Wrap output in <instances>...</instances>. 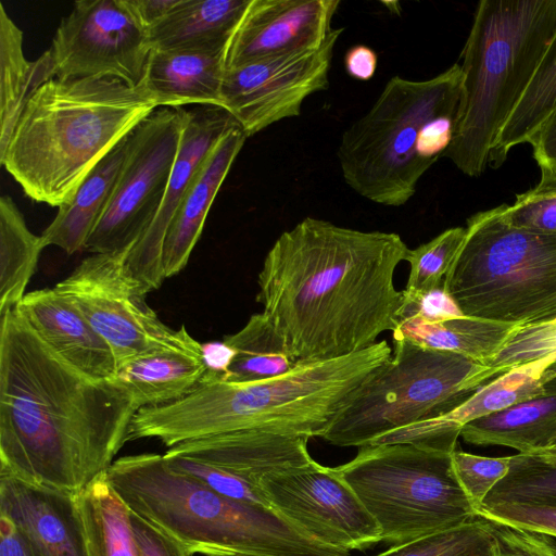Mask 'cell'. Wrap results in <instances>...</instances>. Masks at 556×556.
Masks as SVG:
<instances>
[{"mask_svg":"<svg viewBox=\"0 0 556 556\" xmlns=\"http://www.w3.org/2000/svg\"><path fill=\"white\" fill-rule=\"evenodd\" d=\"M226 48L151 49L139 85L159 108L220 106Z\"/></svg>","mask_w":556,"mask_h":556,"instance_id":"obj_22","label":"cell"},{"mask_svg":"<svg viewBox=\"0 0 556 556\" xmlns=\"http://www.w3.org/2000/svg\"><path fill=\"white\" fill-rule=\"evenodd\" d=\"M164 458L174 471L193 478L220 495L270 507L258 489L253 488L227 471L206 463L181 456L164 455Z\"/></svg>","mask_w":556,"mask_h":556,"instance_id":"obj_39","label":"cell"},{"mask_svg":"<svg viewBox=\"0 0 556 556\" xmlns=\"http://www.w3.org/2000/svg\"><path fill=\"white\" fill-rule=\"evenodd\" d=\"M138 556H191L174 538L129 509Z\"/></svg>","mask_w":556,"mask_h":556,"instance_id":"obj_41","label":"cell"},{"mask_svg":"<svg viewBox=\"0 0 556 556\" xmlns=\"http://www.w3.org/2000/svg\"><path fill=\"white\" fill-rule=\"evenodd\" d=\"M442 288L464 315L508 324L556 306V235L511 226L502 205L467 219Z\"/></svg>","mask_w":556,"mask_h":556,"instance_id":"obj_8","label":"cell"},{"mask_svg":"<svg viewBox=\"0 0 556 556\" xmlns=\"http://www.w3.org/2000/svg\"><path fill=\"white\" fill-rule=\"evenodd\" d=\"M556 30V0H482L462 52L463 100L445 155L480 176Z\"/></svg>","mask_w":556,"mask_h":556,"instance_id":"obj_7","label":"cell"},{"mask_svg":"<svg viewBox=\"0 0 556 556\" xmlns=\"http://www.w3.org/2000/svg\"><path fill=\"white\" fill-rule=\"evenodd\" d=\"M544 378L546 381L556 378V358L546 367Z\"/></svg>","mask_w":556,"mask_h":556,"instance_id":"obj_49","label":"cell"},{"mask_svg":"<svg viewBox=\"0 0 556 556\" xmlns=\"http://www.w3.org/2000/svg\"><path fill=\"white\" fill-rule=\"evenodd\" d=\"M555 358L556 354L511 368L448 412L383 434L369 445L408 443L453 453L467 424L543 395L547 382L544 371Z\"/></svg>","mask_w":556,"mask_h":556,"instance_id":"obj_18","label":"cell"},{"mask_svg":"<svg viewBox=\"0 0 556 556\" xmlns=\"http://www.w3.org/2000/svg\"><path fill=\"white\" fill-rule=\"evenodd\" d=\"M452 465L462 489L478 514L489 493L508 473L510 456L489 457L455 450Z\"/></svg>","mask_w":556,"mask_h":556,"instance_id":"obj_38","label":"cell"},{"mask_svg":"<svg viewBox=\"0 0 556 556\" xmlns=\"http://www.w3.org/2000/svg\"><path fill=\"white\" fill-rule=\"evenodd\" d=\"M532 454L549 456V457H556V444H554L549 448H546V450L541 451V452L532 453Z\"/></svg>","mask_w":556,"mask_h":556,"instance_id":"obj_50","label":"cell"},{"mask_svg":"<svg viewBox=\"0 0 556 556\" xmlns=\"http://www.w3.org/2000/svg\"><path fill=\"white\" fill-rule=\"evenodd\" d=\"M378 54L366 45L351 47L344 55V67L350 77L367 81L377 71Z\"/></svg>","mask_w":556,"mask_h":556,"instance_id":"obj_46","label":"cell"},{"mask_svg":"<svg viewBox=\"0 0 556 556\" xmlns=\"http://www.w3.org/2000/svg\"><path fill=\"white\" fill-rule=\"evenodd\" d=\"M339 0H251L226 48V71L319 48Z\"/></svg>","mask_w":556,"mask_h":556,"instance_id":"obj_16","label":"cell"},{"mask_svg":"<svg viewBox=\"0 0 556 556\" xmlns=\"http://www.w3.org/2000/svg\"><path fill=\"white\" fill-rule=\"evenodd\" d=\"M49 50L35 62L23 52V33L0 2V155L10 142L17 119L30 97L53 79Z\"/></svg>","mask_w":556,"mask_h":556,"instance_id":"obj_28","label":"cell"},{"mask_svg":"<svg viewBox=\"0 0 556 556\" xmlns=\"http://www.w3.org/2000/svg\"><path fill=\"white\" fill-rule=\"evenodd\" d=\"M187 119L184 108H159L129 135L126 157L113 194L86 250H131L163 203Z\"/></svg>","mask_w":556,"mask_h":556,"instance_id":"obj_12","label":"cell"},{"mask_svg":"<svg viewBox=\"0 0 556 556\" xmlns=\"http://www.w3.org/2000/svg\"><path fill=\"white\" fill-rule=\"evenodd\" d=\"M408 250L395 232L305 217L267 252L256 301L296 363L355 354L397 327L394 274Z\"/></svg>","mask_w":556,"mask_h":556,"instance_id":"obj_1","label":"cell"},{"mask_svg":"<svg viewBox=\"0 0 556 556\" xmlns=\"http://www.w3.org/2000/svg\"><path fill=\"white\" fill-rule=\"evenodd\" d=\"M308 440L305 435L242 430L187 441L164 455L206 463L260 490L258 482L266 473L314 460L307 451Z\"/></svg>","mask_w":556,"mask_h":556,"instance_id":"obj_19","label":"cell"},{"mask_svg":"<svg viewBox=\"0 0 556 556\" xmlns=\"http://www.w3.org/2000/svg\"><path fill=\"white\" fill-rule=\"evenodd\" d=\"M156 109L140 85L109 77L50 79L27 101L0 162L27 197L60 207Z\"/></svg>","mask_w":556,"mask_h":556,"instance_id":"obj_4","label":"cell"},{"mask_svg":"<svg viewBox=\"0 0 556 556\" xmlns=\"http://www.w3.org/2000/svg\"><path fill=\"white\" fill-rule=\"evenodd\" d=\"M251 0H179L149 33L152 49L227 47Z\"/></svg>","mask_w":556,"mask_h":556,"instance_id":"obj_27","label":"cell"},{"mask_svg":"<svg viewBox=\"0 0 556 556\" xmlns=\"http://www.w3.org/2000/svg\"><path fill=\"white\" fill-rule=\"evenodd\" d=\"M343 28H333L317 49L260 60L225 72L220 106L247 137L285 118L299 116L304 100L326 90L336 43Z\"/></svg>","mask_w":556,"mask_h":556,"instance_id":"obj_15","label":"cell"},{"mask_svg":"<svg viewBox=\"0 0 556 556\" xmlns=\"http://www.w3.org/2000/svg\"><path fill=\"white\" fill-rule=\"evenodd\" d=\"M258 488L275 511L323 544L350 552L382 541L379 525L337 468L313 460L268 472Z\"/></svg>","mask_w":556,"mask_h":556,"instance_id":"obj_14","label":"cell"},{"mask_svg":"<svg viewBox=\"0 0 556 556\" xmlns=\"http://www.w3.org/2000/svg\"><path fill=\"white\" fill-rule=\"evenodd\" d=\"M556 354V317L520 324L503 346L485 362L496 376Z\"/></svg>","mask_w":556,"mask_h":556,"instance_id":"obj_37","label":"cell"},{"mask_svg":"<svg viewBox=\"0 0 556 556\" xmlns=\"http://www.w3.org/2000/svg\"><path fill=\"white\" fill-rule=\"evenodd\" d=\"M336 468L379 525L383 542L403 544L479 517L450 452L408 443L365 445Z\"/></svg>","mask_w":556,"mask_h":556,"instance_id":"obj_10","label":"cell"},{"mask_svg":"<svg viewBox=\"0 0 556 556\" xmlns=\"http://www.w3.org/2000/svg\"><path fill=\"white\" fill-rule=\"evenodd\" d=\"M223 341L235 355L224 376L214 375L229 382L266 380L287 374L298 364L262 312L251 315L239 331L225 336Z\"/></svg>","mask_w":556,"mask_h":556,"instance_id":"obj_31","label":"cell"},{"mask_svg":"<svg viewBox=\"0 0 556 556\" xmlns=\"http://www.w3.org/2000/svg\"><path fill=\"white\" fill-rule=\"evenodd\" d=\"M206 371L203 352L164 348L132 358L117 369L113 380L128 392L138 410L186 396Z\"/></svg>","mask_w":556,"mask_h":556,"instance_id":"obj_24","label":"cell"},{"mask_svg":"<svg viewBox=\"0 0 556 556\" xmlns=\"http://www.w3.org/2000/svg\"><path fill=\"white\" fill-rule=\"evenodd\" d=\"M478 516L517 529L556 535V507L519 504L481 505Z\"/></svg>","mask_w":556,"mask_h":556,"instance_id":"obj_40","label":"cell"},{"mask_svg":"<svg viewBox=\"0 0 556 556\" xmlns=\"http://www.w3.org/2000/svg\"><path fill=\"white\" fill-rule=\"evenodd\" d=\"M206 372L224 376L233 358L235 351L224 341L202 344Z\"/></svg>","mask_w":556,"mask_h":556,"instance_id":"obj_47","label":"cell"},{"mask_svg":"<svg viewBox=\"0 0 556 556\" xmlns=\"http://www.w3.org/2000/svg\"><path fill=\"white\" fill-rule=\"evenodd\" d=\"M0 556H42V554L11 519L0 515Z\"/></svg>","mask_w":556,"mask_h":556,"instance_id":"obj_43","label":"cell"},{"mask_svg":"<svg viewBox=\"0 0 556 556\" xmlns=\"http://www.w3.org/2000/svg\"><path fill=\"white\" fill-rule=\"evenodd\" d=\"M518 325L464 314L439 320L409 316L399 321L392 339H404L421 348L460 354L485 364Z\"/></svg>","mask_w":556,"mask_h":556,"instance_id":"obj_29","label":"cell"},{"mask_svg":"<svg viewBox=\"0 0 556 556\" xmlns=\"http://www.w3.org/2000/svg\"><path fill=\"white\" fill-rule=\"evenodd\" d=\"M517 530L536 554L540 556H556V535L540 531Z\"/></svg>","mask_w":556,"mask_h":556,"instance_id":"obj_48","label":"cell"},{"mask_svg":"<svg viewBox=\"0 0 556 556\" xmlns=\"http://www.w3.org/2000/svg\"><path fill=\"white\" fill-rule=\"evenodd\" d=\"M179 0H125L139 25L149 33L177 5Z\"/></svg>","mask_w":556,"mask_h":556,"instance_id":"obj_45","label":"cell"},{"mask_svg":"<svg viewBox=\"0 0 556 556\" xmlns=\"http://www.w3.org/2000/svg\"><path fill=\"white\" fill-rule=\"evenodd\" d=\"M130 250L93 253L54 289L66 298L109 343L117 369L156 349L202 352L185 326L173 329L146 302L150 292L127 269Z\"/></svg>","mask_w":556,"mask_h":556,"instance_id":"obj_11","label":"cell"},{"mask_svg":"<svg viewBox=\"0 0 556 556\" xmlns=\"http://www.w3.org/2000/svg\"><path fill=\"white\" fill-rule=\"evenodd\" d=\"M556 109V30L536 70L492 147L489 165L501 166L509 151L528 143L545 118Z\"/></svg>","mask_w":556,"mask_h":556,"instance_id":"obj_33","label":"cell"},{"mask_svg":"<svg viewBox=\"0 0 556 556\" xmlns=\"http://www.w3.org/2000/svg\"><path fill=\"white\" fill-rule=\"evenodd\" d=\"M376 556H495L489 520L478 517L462 526L394 545Z\"/></svg>","mask_w":556,"mask_h":556,"instance_id":"obj_34","label":"cell"},{"mask_svg":"<svg viewBox=\"0 0 556 556\" xmlns=\"http://www.w3.org/2000/svg\"><path fill=\"white\" fill-rule=\"evenodd\" d=\"M556 317V306L554 308H552L551 311H548L546 314H544L540 319L538 320H541V319H547V318H554Z\"/></svg>","mask_w":556,"mask_h":556,"instance_id":"obj_51","label":"cell"},{"mask_svg":"<svg viewBox=\"0 0 556 556\" xmlns=\"http://www.w3.org/2000/svg\"><path fill=\"white\" fill-rule=\"evenodd\" d=\"M538 166H556V109L530 138Z\"/></svg>","mask_w":556,"mask_h":556,"instance_id":"obj_42","label":"cell"},{"mask_svg":"<svg viewBox=\"0 0 556 556\" xmlns=\"http://www.w3.org/2000/svg\"><path fill=\"white\" fill-rule=\"evenodd\" d=\"M489 521L494 536L495 556H540L526 543L516 528Z\"/></svg>","mask_w":556,"mask_h":556,"instance_id":"obj_44","label":"cell"},{"mask_svg":"<svg viewBox=\"0 0 556 556\" xmlns=\"http://www.w3.org/2000/svg\"><path fill=\"white\" fill-rule=\"evenodd\" d=\"M390 358L354 392L323 434L337 446H365L379 437L442 415L490 378L484 363L392 339Z\"/></svg>","mask_w":556,"mask_h":556,"instance_id":"obj_9","label":"cell"},{"mask_svg":"<svg viewBox=\"0 0 556 556\" xmlns=\"http://www.w3.org/2000/svg\"><path fill=\"white\" fill-rule=\"evenodd\" d=\"M460 437L475 445H500L520 454L544 451L556 444V378L546 392L463 427Z\"/></svg>","mask_w":556,"mask_h":556,"instance_id":"obj_25","label":"cell"},{"mask_svg":"<svg viewBox=\"0 0 556 556\" xmlns=\"http://www.w3.org/2000/svg\"><path fill=\"white\" fill-rule=\"evenodd\" d=\"M466 236L465 227H452L430 241L408 250L409 275L405 298L413 299L443 286L444 278Z\"/></svg>","mask_w":556,"mask_h":556,"instance_id":"obj_35","label":"cell"},{"mask_svg":"<svg viewBox=\"0 0 556 556\" xmlns=\"http://www.w3.org/2000/svg\"><path fill=\"white\" fill-rule=\"evenodd\" d=\"M539 167V182L517 194L511 205L502 204L503 215L514 227L556 235V166Z\"/></svg>","mask_w":556,"mask_h":556,"instance_id":"obj_36","label":"cell"},{"mask_svg":"<svg viewBox=\"0 0 556 556\" xmlns=\"http://www.w3.org/2000/svg\"><path fill=\"white\" fill-rule=\"evenodd\" d=\"M0 515L11 519L42 556H88L73 493L0 471Z\"/></svg>","mask_w":556,"mask_h":556,"instance_id":"obj_20","label":"cell"},{"mask_svg":"<svg viewBox=\"0 0 556 556\" xmlns=\"http://www.w3.org/2000/svg\"><path fill=\"white\" fill-rule=\"evenodd\" d=\"M247 135L240 126L214 147L191 182L168 226L162 249L165 278L182 270L201 237L206 216Z\"/></svg>","mask_w":556,"mask_h":556,"instance_id":"obj_23","label":"cell"},{"mask_svg":"<svg viewBox=\"0 0 556 556\" xmlns=\"http://www.w3.org/2000/svg\"><path fill=\"white\" fill-rule=\"evenodd\" d=\"M41 237L33 233L9 195L0 198V316L24 299L40 252Z\"/></svg>","mask_w":556,"mask_h":556,"instance_id":"obj_32","label":"cell"},{"mask_svg":"<svg viewBox=\"0 0 556 556\" xmlns=\"http://www.w3.org/2000/svg\"><path fill=\"white\" fill-rule=\"evenodd\" d=\"M136 412L123 387L64 361L17 306L0 316V471L76 494L112 465Z\"/></svg>","mask_w":556,"mask_h":556,"instance_id":"obj_2","label":"cell"},{"mask_svg":"<svg viewBox=\"0 0 556 556\" xmlns=\"http://www.w3.org/2000/svg\"><path fill=\"white\" fill-rule=\"evenodd\" d=\"M392 354L386 340L348 356L298 363L285 375L229 382L206 372L186 396L134 415L127 442L155 438L168 448L242 430L323 437L359 386Z\"/></svg>","mask_w":556,"mask_h":556,"instance_id":"obj_3","label":"cell"},{"mask_svg":"<svg viewBox=\"0 0 556 556\" xmlns=\"http://www.w3.org/2000/svg\"><path fill=\"white\" fill-rule=\"evenodd\" d=\"M127 141L128 136L96 165L72 200L59 207L54 219L40 236L45 248L55 245L67 254L86 249L117 184Z\"/></svg>","mask_w":556,"mask_h":556,"instance_id":"obj_26","label":"cell"},{"mask_svg":"<svg viewBox=\"0 0 556 556\" xmlns=\"http://www.w3.org/2000/svg\"><path fill=\"white\" fill-rule=\"evenodd\" d=\"M104 475L130 510L190 555L350 556L312 539L270 507L226 497L174 471L164 455L123 456Z\"/></svg>","mask_w":556,"mask_h":556,"instance_id":"obj_5","label":"cell"},{"mask_svg":"<svg viewBox=\"0 0 556 556\" xmlns=\"http://www.w3.org/2000/svg\"><path fill=\"white\" fill-rule=\"evenodd\" d=\"M238 126L233 116L222 106L197 105L187 110L185 129L163 203L152 225L132 247L126 261L128 271L149 291L159 289L165 279L163 242L178 205L214 147Z\"/></svg>","mask_w":556,"mask_h":556,"instance_id":"obj_17","label":"cell"},{"mask_svg":"<svg viewBox=\"0 0 556 556\" xmlns=\"http://www.w3.org/2000/svg\"><path fill=\"white\" fill-rule=\"evenodd\" d=\"M151 49L125 0H78L48 50L58 79L109 77L139 86Z\"/></svg>","mask_w":556,"mask_h":556,"instance_id":"obj_13","label":"cell"},{"mask_svg":"<svg viewBox=\"0 0 556 556\" xmlns=\"http://www.w3.org/2000/svg\"><path fill=\"white\" fill-rule=\"evenodd\" d=\"M462 100L458 63L424 80L390 78L367 113L341 136L337 156L346 185L377 204H406L422 175L451 147Z\"/></svg>","mask_w":556,"mask_h":556,"instance_id":"obj_6","label":"cell"},{"mask_svg":"<svg viewBox=\"0 0 556 556\" xmlns=\"http://www.w3.org/2000/svg\"><path fill=\"white\" fill-rule=\"evenodd\" d=\"M17 307L37 334L64 361L93 378L114 379L117 366L109 343L54 288L27 292Z\"/></svg>","mask_w":556,"mask_h":556,"instance_id":"obj_21","label":"cell"},{"mask_svg":"<svg viewBox=\"0 0 556 556\" xmlns=\"http://www.w3.org/2000/svg\"><path fill=\"white\" fill-rule=\"evenodd\" d=\"M88 556H138L129 508L102 473L75 494Z\"/></svg>","mask_w":556,"mask_h":556,"instance_id":"obj_30","label":"cell"}]
</instances>
